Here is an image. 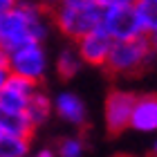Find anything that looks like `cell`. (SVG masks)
I'll use <instances>...</instances> for the list:
<instances>
[{"label":"cell","instance_id":"d6986e66","mask_svg":"<svg viewBox=\"0 0 157 157\" xmlns=\"http://www.w3.org/2000/svg\"><path fill=\"white\" fill-rule=\"evenodd\" d=\"M146 38H148V45H151V49H153L155 56H157V29L151 32V34H146Z\"/></svg>","mask_w":157,"mask_h":157},{"label":"cell","instance_id":"ffe728a7","mask_svg":"<svg viewBox=\"0 0 157 157\" xmlns=\"http://www.w3.org/2000/svg\"><path fill=\"white\" fill-rule=\"evenodd\" d=\"M18 0H0V11H5V9H9V7H13Z\"/></svg>","mask_w":157,"mask_h":157},{"label":"cell","instance_id":"3957f363","mask_svg":"<svg viewBox=\"0 0 157 157\" xmlns=\"http://www.w3.org/2000/svg\"><path fill=\"white\" fill-rule=\"evenodd\" d=\"M101 13L103 9L97 2H59L54 23L65 38L78 40L83 34L101 25Z\"/></svg>","mask_w":157,"mask_h":157},{"label":"cell","instance_id":"7c38bea8","mask_svg":"<svg viewBox=\"0 0 157 157\" xmlns=\"http://www.w3.org/2000/svg\"><path fill=\"white\" fill-rule=\"evenodd\" d=\"M25 115L29 117V121L34 126L47 121V117L52 115V99H49L45 92H40L36 88L34 94L29 97V101H27V105H25Z\"/></svg>","mask_w":157,"mask_h":157},{"label":"cell","instance_id":"ac0fdd59","mask_svg":"<svg viewBox=\"0 0 157 157\" xmlns=\"http://www.w3.org/2000/svg\"><path fill=\"white\" fill-rule=\"evenodd\" d=\"M94 2L105 9V7H117V5H135V0H94Z\"/></svg>","mask_w":157,"mask_h":157},{"label":"cell","instance_id":"30bf717a","mask_svg":"<svg viewBox=\"0 0 157 157\" xmlns=\"http://www.w3.org/2000/svg\"><path fill=\"white\" fill-rule=\"evenodd\" d=\"M34 130H36V126L29 121L25 110H16V108H9V105L0 103V132L32 139Z\"/></svg>","mask_w":157,"mask_h":157},{"label":"cell","instance_id":"44dd1931","mask_svg":"<svg viewBox=\"0 0 157 157\" xmlns=\"http://www.w3.org/2000/svg\"><path fill=\"white\" fill-rule=\"evenodd\" d=\"M59 2H94V0H59Z\"/></svg>","mask_w":157,"mask_h":157},{"label":"cell","instance_id":"e0dca14e","mask_svg":"<svg viewBox=\"0 0 157 157\" xmlns=\"http://www.w3.org/2000/svg\"><path fill=\"white\" fill-rule=\"evenodd\" d=\"M7 74H9V65H7V52L0 47V88H2Z\"/></svg>","mask_w":157,"mask_h":157},{"label":"cell","instance_id":"8fae6325","mask_svg":"<svg viewBox=\"0 0 157 157\" xmlns=\"http://www.w3.org/2000/svg\"><path fill=\"white\" fill-rule=\"evenodd\" d=\"M52 110H56V115L61 119H65L67 124L72 126H83L85 124V103L81 101V97L74 94V92H61L59 97L54 99Z\"/></svg>","mask_w":157,"mask_h":157},{"label":"cell","instance_id":"2e32d148","mask_svg":"<svg viewBox=\"0 0 157 157\" xmlns=\"http://www.w3.org/2000/svg\"><path fill=\"white\" fill-rule=\"evenodd\" d=\"M83 151H85V146L78 137H67L59 144V155H63V157H78V155H83Z\"/></svg>","mask_w":157,"mask_h":157},{"label":"cell","instance_id":"5bb4252c","mask_svg":"<svg viewBox=\"0 0 157 157\" xmlns=\"http://www.w3.org/2000/svg\"><path fill=\"white\" fill-rule=\"evenodd\" d=\"M29 153V139L0 132V157H23Z\"/></svg>","mask_w":157,"mask_h":157},{"label":"cell","instance_id":"9c48e42d","mask_svg":"<svg viewBox=\"0 0 157 157\" xmlns=\"http://www.w3.org/2000/svg\"><path fill=\"white\" fill-rule=\"evenodd\" d=\"M130 128H135L137 132H157V94L135 99Z\"/></svg>","mask_w":157,"mask_h":157},{"label":"cell","instance_id":"4fadbf2b","mask_svg":"<svg viewBox=\"0 0 157 157\" xmlns=\"http://www.w3.org/2000/svg\"><path fill=\"white\" fill-rule=\"evenodd\" d=\"M135 13H137L139 27L144 34L157 29V0H135Z\"/></svg>","mask_w":157,"mask_h":157},{"label":"cell","instance_id":"6da1fadb","mask_svg":"<svg viewBox=\"0 0 157 157\" xmlns=\"http://www.w3.org/2000/svg\"><path fill=\"white\" fill-rule=\"evenodd\" d=\"M49 32L47 9L40 0H18L0 11V47L11 52L27 43H43Z\"/></svg>","mask_w":157,"mask_h":157},{"label":"cell","instance_id":"277c9868","mask_svg":"<svg viewBox=\"0 0 157 157\" xmlns=\"http://www.w3.org/2000/svg\"><path fill=\"white\" fill-rule=\"evenodd\" d=\"M7 65H9V72L40 83L43 76L47 74V54L40 43H27L7 52Z\"/></svg>","mask_w":157,"mask_h":157},{"label":"cell","instance_id":"603a6c76","mask_svg":"<svg viewBox=\"0 0 157 157\" xmlns=\"http://www.w3.org/2000/svg\"><path fill=\"white\" fill-rule=\"evenodd\" d=\"M40 2H54V0H40Z\"/></svg>","mask_w":157,"mask_h":157},{"label":"cell","instance_id":"9a60e30c","mask_svg":"<svg viewBox=\"0 0 157 157\" xmlns=\"http://www.w3.org/2000/svg\"><path fill=\"white\" fill-rule=\"evenodd\" d=\"M81 56H78L76 49H63L56 59V72L63 78H72L76 76V72L81 70Z\"/></svg>","mask_w":157,"mask_h":157},{"label":"cell","instance_id":"7a4b0ae2","mask_svg":"<svg viewBox=\"0 0 157 157\" xmlns=\"http://www.w3.org/2000/svg\"><path fill=\"white\" fill-rule=\"evenodd\" d=\"M157 59L155 52L148 45L146 34L135 38H124V40H112V47L108 52L103 67L112 74L119 76H130L137 74L141 70H146L151 63Z\"/></svg>","mask_w":157,"mask_h":157},{"label":"cell","instance_id":"8992f818","mask_svg":"<svg viewBox=\"0 0 157 157\" xmlns=\"http://www.w3.org/2000/svg\"><path fill=\"white\" fill-rule=\"evenodd\" d=\"M135 97L128 90H112L108 99H105V108H103V119L105 128L110 135H119L130 128V115H132V105Z\"/></svg>","mask_w":157,"mask_h":157},{"label":"cell","instance_id":"ba28073f","mask_svg":"<svg viewBox=\"0 0 157 157\" xmlns=\"http://www.w3.org/2000/svg\"><path fill=\"white\" fill-rule=\"evenodd\" d=\"M36 88H38V83H34L20 74L9 72L2 88H0V103L9 105V108H16V110H25L27 101H29V97L34 94Z\"/></svg>","mask_w":157,"mask_h":157},{"label":"cell","instance_id":"5b68a950","mask_svg":"<svg viewBox=\"0 0 157 157\" xmlns=\"http://www.w3.org/2000/svg\"><path fill=\"white\" fill-rule=\"evenodd\" d=\"M101 25L103 29L112 36V40H124L141 36V27L137 20L132 5H117V7H105L101 13Z\"/></svg>","mask_w":157,"mask_h":157},{"label":"cell","instance_id":"7402d4cb","mask_svg":"<svg viewBox=\"0 0 157 157\" xmlns=\"http://www.w3.org/2000/svg\"><path fill=\"white\" fill-rule=\"evenodd\" d=\"M153 153H155V155H157V141H155V146H153Z\"/></svg>","mask_w":157,"mask_h":157},{"label":"cell","instance_id":"52a82bcc","mask_svg":"<svg viewBox=\"0 0 157 157\" xmlns=\"http://www.w3.org/2000/svg\"><path fill=\"white\" fill-rule=\"evenodd\" d=\"M74 43H76V52H78L83 63L103 67L105 59H108V52L112 47V36L103 29V25H97L94 29L83 34V36L78 40H74Z\"/></svg>","mask_w":157,"mask_h":157}]
</instances>
